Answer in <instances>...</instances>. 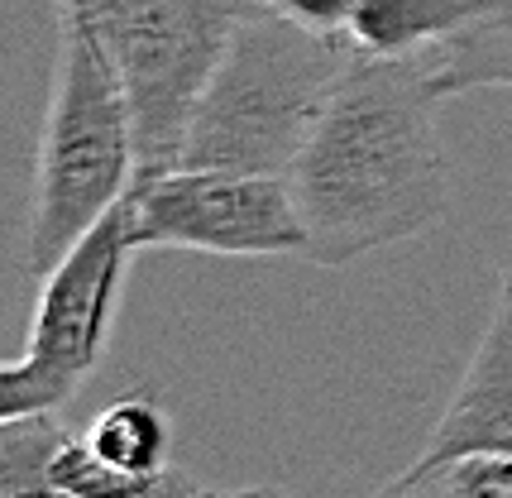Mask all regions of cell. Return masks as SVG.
I'll return each instance as SVG.
<instances>
[{"mask_svg":"<svg viewBox=\"0 0 512 498\" xmlns=\"http://www.w3.org/2000/svg\"><path fill=\"white\" fill-rule=\"evenodd\" d=\"M436 106L441 91L431 87L426 53H355L288 173L312 264L345 269L446 216L450 159Z\"/></svg>","mask_w":512,"mask_h":498,"instance_id":"cell-1","label":"cell"},{"mask_svg":"<svg viewBox=\"0 0 512 498\" xmlns=\"http://www.w3.org/2000/svg\"><path fill=\"white\" fill-rule=\"evenodd\" d=\"M350 63L345 34H316L249 0L201 91L178 168L288 178Z\"/></svg>","mask_w":512,"mask_h":498,"instance_id":"cell-2","label":"cell"},{"mask_svg":"<svg viewBox=\"0 0 512 498\" xmlns=\"http://www.w3.org/2000/svg\"><path fill=\"white\" fill-rule=\"evenodd\" d=\"M58 68L48 96L34 197L24 221V264L44 278L139 178L130 96L87 20H58Z\"/></svg>","mask_w":512,"mask_h":498,"instance_id":"cell-3","label":"cell"},{"mask_svg":"<svg viewBox=\"0 0 512 498\" xmlns=\"http://www.w3.org/2000/svg\"><path fill=\"white\" fill-rule=\"evenodd\" d=\"M245 5L249 0H125L91 24L130 96L139 178L178 168L187 125Z\"/></svg>","mask_w":512,"mask_h":498,"instance_id":"cell-4","label":"cell"},{"mask_svg":"<svg viewBox=\"0 0 512 498\" xmlns=\"http://www.w3.org/2000/svg\"><path fill=\"white\" fill-rule=\"evenodd\" d=\"M134 249H201L225 259L302 254L307 226L288 178L225 173V168H168L130 187Z\"/></svg>","mask_w":512,"mask_h":498,"instance_id":"cell-5","label":"cell"},{"mask_svg":"<svg viewBox=\"0 0 512 498\" xmlns=\"http://www.w3.org/2000/svg\"><path fill=\"white\" fill-rule=\"evenodd\" d=\"M130 254L139 249L130 235V197H125L44 273L24 355L82 388V379L106 360Z\"/></svg>","mask_w":512,"mask_h":498,"instance_id":"cell-6","label":"cell"},{"mask_svg":"<svg viewBox=\"0 0 512 498\" xmlns=\"http://www.w3.org/2000/svg\"><path fill=\"white\" fill-rule=\"evenodd\" d=\"M431 460L450 455H503L512 460V264L498 273L489 326L474 345L465 379L446 403L441 422L431 427L426 451Z\"/></svg>","mask_w":512,"mask_h":498,"instance_id":"cell-7","label":"cell"},{"mask_svg":"<svg viewBox=\"0 0 512 498\" xmlns=\"http://www.w3.org/2000/svg\"><path fill=\"white\" fill-rule=\"evenodd\" d=\"M479 0H359L345 39L364 58H417L474 20Z\"/></svg>","mask_w":512,"mask_h":498,"instance_id":"cell-8","label":"cell"},{"mask_svg":"<svg viewBox=\"0 0 512 498\" xmlns=\"http://www.w3.org/2000/svg\"><path fill=\"white\" fill-rule=\"evenodd\" d=\"M426 68L441 101L479 87H512V0H479L474 20L426 53Z\"/></svg>","mask_w":512,"mask_h":498,"instance_id":"cell-9","label":"cell"},{"mask_svg":"<svg viewBox=\"0 0 512 498\" xmlns=\"http://www.w3.org/2000/svg\"><path fill=\"white\" fill-rule=\"evenodd\" d=\"M87 446L101 460H111L120 470H130L139 479L168 475V455H173V422L158 408L154 398H115L111 408L96 412V422L87 427Z\"/></svg>","mask_w":512,"mask_h":498,"instance_id":"cell-10","label":"cell"},{"mask_svg":"<svg viewBox=\"0 0 512 498\" xmlns=\"http://www.w3.org/2000/svg\"><path fill=\"white\" fill-rule=\"evenodd\" d=\"M67 427L58 412H29L0 422V498H67L53 484V460Z\"/></svg>","mask_w":512,"mask_h":498,"instance_id":"cell-11","label":"cell"},{"mask_svg":"<svg viewBox=\"0 0 512 498\" xmlns=\"http://www.w3.org/2000/svg\"><path fill=\"white\" fill-rule=\"evenodd\" d=\"M369 498H512V460L503 455H417Z\"/></svg>","mask_w":512,"mask_h":498,"instance_id":"cell-12","label":"cell"},{"mask_svg":"<svg viewBox=\"0 0 512 498\" xmlns=\"http://www.w3.org/2000/svg\"><path fill=\"white\" fill-rule=\"evenodd\" d=\"M53 484H58L67 498H139L154 479H139V475H130V470L111 465V460H101V455L87 446V436H82V441L67 436L58 460H53Z\"/></svg>","mask_w":512,"mask_h":498,"instance_id":"cell-13","label":"cell"},{"mask_svg":"<svg viewBox=\"0 0 512 498\" xmlns=\"http://www.w3.org/2000/svg\"><path fill=\"white\" fill-rule=\"evenodd\" d=\"M77 393L72 379L44 369L39 360H10L0 364V422L10 417H29V412H58Z\"/></svg>","mask_w":512,"mask_h":498,"instance_id":"cell-14","label":"cell"},{"mask_svg":"<svg viewBox=\"0 0 512 498\" xmlns=\"http://www.w3.org/2000/svg\"><path fill=\"white\" fill-rule=\"evenodd\" d=\"M254 5H264L302 29H316V34H345L359 0H254Z\"/></svg>","mask_w":512,"mask_h":498,"instance_id":"cell-15","label":"cell"},{"mask_svg":"<svg viewBox=\"0 0 512 498\" xmlns=\"http://www.w3.org/2000/svg\"><path fill=\"white\" fill-rule=\"evenodd\" d=\"M125 0H58V20H87L101 24L111 10H120Z\"/></svg>","mask_w":512,"mask_h":498,"instance_id":"cell-16","label":"cell"},{"mask_svg":"<svg viewBox=\"0 0 512 498\" xmlns=\"http://www.w3.org/2000/svg\"><path fill=\"white\" fill-rule=\"evenodd\" d=\"M201 494H206V489H197V484H192L187 475L168 470V475H158L154 484H149V489H144L139 498H201Z\"/></svg>","mask_w":512,"mask_h":498,"instance_id":"cell-17","label":"cell"},{"mask_svg":"<svg viewBox=\"0 0 512 498\" xmlns=\"http://www.w3.org/2000/svg\"><path fill=\"white\" fill-rule=\"evenodd\" d=\"M235 498H292V494L273 489V484H259V489H235Z\"/></svg>","mask_w":512,"mask_h":498,"instance_id":"cell-18","label":"cell"},{"mask_svg":"<svg viewBox=\"0 0 512 498\" xmlns=\"http://www.w3.org/2000/svg\"><path fill=\"white\" fill-rule=\"evenodd\" d=\"M201 498H235V494H216V489H206V494H201Z\"/></svg>","mask_w":512,"mask_h":498,"instance_id":"cell-19","label":"cell"}]
</instances>
